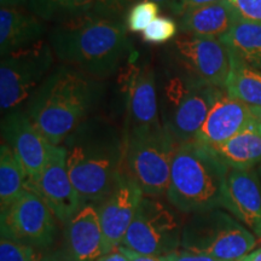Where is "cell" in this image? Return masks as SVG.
Returning <instances> with one entry per match:
<instances>
[{"instance_id": "6da1fadb", "label": "cell", "mask_w": 261, "mask_h": 261, "mask_svg": "<svg viewBox=\"0 0 261 261\" xmlns=\"http://www.w3.org/2000/svg\"><path fill=\"white\" fill-rule=\"evenodd\" d=\"M48 42L62 64L98 80L119 73L135 54L125 19L93 11L55 25Z\"/></svg>"}, {"instance_id": "7a4b0ae2", "label": "cell", "mask_w": 261, "mask_h": 261, "mask_svg": "<svg viewBox=\"0 0 261 261\" xmlns=\"http://www.w3.org/2000/svg\"><path fill=\"white\" fill-rule=\"evenodd\" d=\"M67 166L81 204H99L123 173L125 132L92 115L64 140Z\"/></svg>"}, {"instance_id": "3957f363", "label": "cell", "mask_w": 261, "mask_h": 261, "mask_svg": "<svg viewBox=\"0 0 261 261\" xmlns=\"http://www.w3.org/2000/svg\"><path fill=\"white\" fill-rule=\"evenodd\" d=\"M103 96V80L61 64L29 98L24 110L50 144L61 145L92 116Z\"/></svg>"}, {"instance_id": "277c9868", "label": "cell", "mask_w": 261, "mask_h": 261, "mask_svg": "<svg viewBox=\"0 0 261 261\" xmlns=\"http://www.w3.org/2000/svg\"><path fill=\"white\" fill-rule=\"evenodd\" d=\"M227 167L210 146L197 140L185 143L175 149L167 201L184 214L225 210Z\"/></svg>"}, {"instance_id": "5b68a950", "label": "cell", "mask_w": 261, "mask_h": 261, "mask_svg": "<svg viewBox=\"0 0 261 261\" xmlns=\"http://www.w3.org/2000/svg\"><path fill=\"white\" fill-rule=\"evenodd\" d=\"M223 90L197 83L169 68L165 70L159 86L160 119L177 148L196 139Z\"/></svg>"}, {"instance_id": "8992f818", "label": "cell", "mask_w": 261, "mask_h": 261, "mask_svg": "<svg viewBox=\"0 0 261 261\" xmlns=\"http://www.w3.org/2000/svg\"><path fill=\"white\" fill-rule=\"evenodd\" d=\"M175 149L162 123L126 128L123 171L144 196L163 197L167 194Z\"/></svg>"}, {"instance_id": "52a82bcc", "label": "cell", "mask_w": 261, "mask_h": 261, "mask_svg": "<svg viewBox=\"0 0 261 261\" xmlns=\"http://www.w3.org/2000/svg\"><path fill=\"white\" fill-rule=\"evenodd\" d=\"M255 246V234L233 215L212 210L189 217L182 228L180 249L220 260L240 261Z\"/></svg>"}, {"instance_id": "ba28073f", "label": "cell", "mask_w": 261, "mask_h": 261, "mask_svg": "<svg viewBox=\"0 0 261 261\" xmlns=\"http://www.w3.org/2000/svg\"><path fill=\"white\" fill-rule=\"evenodd\" d=\"M55 54L50 42L40 41L2 57L0 108L3 115L21 109L51 74Z\"/></svg>"}, {"instance_id": "9c48e42d", "label": "cell", "mask_w": 261, "mask_h": 261, "mask_svg": "<svg viewBox=\"0 0 261 261\" xmlns=\"http://www.w3.org/2000/svg\"><path fill=\"white\" fill-rule=\"evenodd\" d=\"M166 57L169 69L197 83L224 89L231 56L220 39L181 33L169 42Z\"/></svg>"}, {"instance_id": "30bf717a", "label": "cell", "mask_w": 261, "mask_h": 261, "mask_svg": "<svg viewBox=\"0 0 261 261\" xmlns=\"http://www.w3.org/2000/svg\"><path fill=\"white\" fill-rule=\"evenodd\" d=\"M175 211L159 198L144 196L122 246L155 256L177 252L181 246L185 221Z\"/></svg>"}, {"instance_id": "8fae6325", "label": "cell", "mask_w": 261, "mask_h": 261, "mask_svg": "<svg viewBox=\"0 0 261 261\" xmlns=\"http://www.w3.org/2000/svg\"><path fill=\"white\" fill-rule=\"evenodd\" d=\"M117 74L125 104L126 128L161 123L159 85L152 64L140 61L139 54L135 51Z\"/></svg>"}, {"instance_id": "7c38bea8", "label": "cell", "mask_w": 261, "mask_h": 261, "mask_svg": "<svg viewBox=\"0 0 261 261\" xmlns=\"http://www.w3.org/2000/svg\"><path fill=\"white\" fill-rule=\"evenodd\" d=\"M0 214L2 236L39 248L51 246L56 238V217L35 191L27 189Z\"/></svg>"}, {"instance_id": "4fadbf2b", "label": "cell", "mask_w": 261, "mask_h": 261, "mask_svg": "<svg viewBox=\"0 0 261 261\" xmlns=\"http://www.w3.org/2000/svg\"><path fill=\"white\" fill-rule=\"evenodd\" d=\"M3 143L11 148L27 174V189L32 190L40 179L47 161L50 143L33 125L25 110L17 109L3 116Z\"/></svg>"}, {"instance_id": "5bb4252c", "label": "cell", "mask_w": 261, "mask_h": 261, "mask_svg": "<svg viewBox=\"0 0 261 261\" xmlns=\"http://www.w3.org/2000/svg\"><path fill=\"white\" fill-rule=\"evenodd\" d=\"M143 197L139 185L123 171L114 190L97 204L104 236V254L122 246Z\"/></svg>"}, {"instance_id": "9a60e30c", "label": "cell", "mask_w": 261, "mask_h": 261, "mask_svg": "<svg viewBox=\"0 0 261 261\" xmlns=\"http://www.w3.org/2000/svg\"><path fill=\"white\" fill-rule=\"evenodd\" d=\"M32 190L40 196L61 223L67 224L79 211L83 204L68 171L67 151L63 145L50 144L47 161Z\"/></svg>"}, {"instance_id": "2e32d148", "label": "cell", "mask_w": 261, "mask_h": 261, "mask_svg": "<svg viewBox=\"0 0 261 261\" xmlns=\"http://www.w3.org/2000/svg\"><path fill=\"white\" fill-rule=\"evenodd\" d=\"M225 210L261 238V178L254 168H230Z\"/></svg>"}, {"instance_id": "e0dca14e", "label": "cell", "mask_w": 261, "mask_h": 261, "mask_svg": "<svg viewBox=\"0 0 261 261\" xmlns=\"http://www.w3.org/2000/svg\"><path fill=\"white\" fill-rule=\"evenodd\" d=\"M253 119L250 107L223 90L195 140L207 146L220 145L241 132Z\"/></svg>"}, {"instance_id": "ac0fdd59", "label": "cell", "mask_w": 261, "mask_h": 261, "mask_svg": "<svg viewBox=\"0 0 261 261\" xmlns=\"http://www.w3.org/2000/svg\"><path fill=\"white\" fill-rule=\"evenodd\" d=\"M65 225L70 261H96L103 255L104 236L96 204H83Z\"/></svg>"}, {"instance_id": "d6986e66", "label": "cell", "mask_w": 261, "mask_h": 261, "mask_svg": "<svg viewBox=\"0 0 261 261\" xmlns=\"http://www.w3.org/2000/svg\"><path fill=\"white\" fill-rule=\"evenodd\" d=\"M45 21L22 8L0 9V54L2 57L44 40Z\"/></svg>"}, {"instance_id": "ffe728a7", "label": "cell", "mask_w": 261, "mask_h": 261, "mask_svg": "<svg viewBox=\"0 0 261 261\" xmlns=\"http://www.w3.org/2000/svg\"><path fill=\"white\" fill-rule=\"evenodd\" d=\"M238 16L226 0L201 6L179 16V31L182 34L221 39L236 24Z\"/></svg>"}, {"instance_id": "44dd1931", "label": "cell", "mask_w": 261, "mask_h": 261, "mask_svg": "<svg viewBox=\"0 0 261 261\" xmlns=\"http://www.w3.org/2000/svg\"><path fill=\"white\" fill-rule=\"evenodd\" d=\"M210 148L228 168L252 169L261 165V123L254 117L232 138Z\"/></svg>"}, {"instance_id": "7402d4cb", "label": "cell", "mask_w": 261, "mask_h": 261, "mask_svg": "<svg viewBox=\"0 0 261 261\" xmlns=\"http://www.w3.org/2000/svg\"><path fill=\"white\" fill-rule=\"evenodd\" d=\"M220 40L230 54L261 70V24L238 19Z\"/></svg>"}, {"instance_id": "603a6c76", "label": "cell", "mask_w": 261, "mask_h": 261, "mask_svg": "<svg viewBox=\"0 0 261 261\" xmlns=\"http://www.w3.org/2000/svg\"><path fill=\"white\" fill-rule=\"evenodd\" d=\"M231 68L224 90L248 107H261V70L230 54Z\"/></svg>"}, {"instance_id": "cb8c5ba5", "label": "cell", "mask_w": 261, "mask_h": 261, "mask_svg": "<svg viewBox=\"0 0 261 261\" xmlns=\"http://www.w3.org/2000/svg\"><path fill=\"white\" fill-rule=\"evenodd\" d=\"M27 174L11 148L0 146V210L4 213L27 190Z\"/></svg>"}, {"instance_id": "d4e9b609", "label": "cell", "mask_w": 261, "mask_h": 261, "mask_svg": "<svg viewBox=\"0 0 261 261\" xmlns=\"http://www.w3.org/2000/svg\"><path fill=\"white\" fill-rule=\"evenodd\" d=\"M92 0H27L25 9L45 22L64 23L92 11Z\"/></svg>"}, {"instance_id": "484cf974", "label": "cell", "mask_w": 261, "mask_h": 261, "mask_svg": "<svg viewBox=\"0 0 261 261\" xmlns=\"http://www.w3.org/2000/svg\"><path fill=\"white\" fill-rule=\"evenodd\" d=\"M161 6L151 0H139L130 6L125 17L126 27L130 33L144 32L159 17Z\"/></svg>"}, {"instance_id": "4316f807", "label": "cell", "mask_w": 261, "mask_h": 261, "mask_svg": "<svg viewBox=\"0 0 261 261\" xmlns=\"http://www.w3.org/2000/svg\"><path fill=\"white\" fill-rule=\"evenodd\" d=\"M179 24L168 16H159L142 33V38L150 45H163L178 37Z\"/></svg>"}, {"instance_id": "83f0119b", "label": "cell", "mask_w": 261, "mask_h": 261, "mask_svg": "<svg viewBox=\"0 0 261 261\" xmlns=\"http://www.w3.org/2000/svg\"><path fill=\"white\" fill-rule=\"evenodd\" d=\"M34 248L2 236L0 241V261H35Z\"/></svg>"}, {"instance_id": "f1b7e54d", "label": "cell", "mask_w": 261, "mask_h": 261, "mask_svg": "<svg viewBox=\"0 0 261 261\" xmlns=\"http://www.w3.org/2000/svg\"><path fill=\"white\" fill-rule=\"evenodd\" d=\"M139 0H92L94 14L108 16V17L123 18L130 6ZM125 19V18H123Z\"/></svg>"}, {"instance_id": "f546056e", "label": "cell", "mask_w": 261, "mask_h": 261, "mask_svg": "<svg viewBox=\"0 0 261 261\" xmlns=\"http://www.w3.org/2000/svg\"><path fill=\"white\" fill-rule=\"evenodd\" d=\"M238 18L261 24V0H226Z\"/></svg>"}, {"instance_id": "4dcf8cb0", "label": "cell", "mask_w": 261, "mask_h": 261, "mask_svg": "<svg viewBox=\"0 0 261 261\" xmlns=\"http://www.w3.org/2000/svg\"><path fill=\"white\" fill-rule=\"evenodd\" d=\"M161 257L163 261H226L210 255H204V254L187 252V250L182 249H179L177 252H173Z\"/></svg>"}, {"instance_id": "1f68e13d", "label": "cell", "mask_w": 261, "mask_h": 261, "mask_svg": "<svg viewBox=\"0 0 261 261\" xmlns=\"http://www.w3.org/2000/svg\"><path fill=\"white\" fill-rule=\"evenodd\" d=\"M220 2H223V0H175L171 11L179 17V16H181L184 12L189 11V10L201 8V6L205 5H212Z\"/></svg>"}, {"instance_id": "d6a6232c", "label": "cell", "mask_w": 261, "mask_h": 261, "mask_svg": "<svg viewBox=\"0 0 261 261\" xmlns=\"http://www.w3.org/2000/svg\"><path fill=\"white\" fill-rule=\"evenodd\" d=\"M120 252L123 253V255L127 257L128 261H163L161 256H155V255H146V254L137 253L135 250L129 249L121 246L119 248Z\"/></svg>"}, {"instance_id": "836d02e7", "label": "cell", "mask_w": 261, "mask_h": 261, "mask_svg": "<svg viewBox=\"0 0 261 261\" xmlns=\"http://www.w3.org/2000/svg\"><path fill=\"white\" fill-rule=\"evenodd\" d=\"M96 261H128L127 257L123 255L122 252H120V249L114 250L108 254H104L100 257H98Z\"/></svg>"}, {"instance_id": "e575fe53", "label": "cell", "mask_w": 261, "mask_h": 261, "mask_svg": "<svg viewBox=\"0 0 261 261\" xmlns=\"http://www.w3.org/2000/svg\"><path fill=\"white\" fill-rule=\"evenodd\" d=\"M27 0H0L2 8H22L25 6Z\"/></svg>"}, {"instance_id": "d590c367", "label": "cell", "mask_w": 261, "mask_h": 261, "mask_svg": "<svg viewBox=\"0 0 261 261\" xmlns=\"http://www.w3.org/2000/svg\"><path fill=\"white\" fill-rule=\"evenodd\" d=\"M35 261H70L68 255H63V254L60 253H55V254H50V255H46L41 259H38Z\"/></svg>"}, {"instance_id": "8d00e7d4", "label": "cell", "mask_w": 261, "mask_h": 261, "mask_svg": "<svg viewBox=\"0 0 261 261\" xmlns=\"http://www.w3.org/2000/svg\"><path fill=\"white\" fill-rule=\"evenodd\" d=\"M240 261H261V247L257 248V249H254L253 252L247 254L243 259Z\"/></svg>"}, {"instance_id": "74e56055", "label": "cell", "mask_w": 261, "mask_h": 261, "mask_svg": "<svg viewBox=\"0 0 261 261\" xmlns=\"http://www.w3.org/2000/svg\"><path fill=\"white\" fill-rule=\"evenodd\" d=\"M151 2L156 3V4H159L160 6H165V8H168L171 10L173 4L175 3V0H151Z\"/></svg>"}, {"instance_id": "f35d334b", "label": "cell", "mask_w": 261, "mask_h": 261, "mask_svg": "<svg viewBox=\"0 0 261 261\" xmlns=\"http://www.w3.org/2000/svg\"><path fill=\"white\" fill-rule=\"evenodd\" d=\"M253 116L261 123V107H250Z\"/></svg>"}, {"instance_id": "ab89813d", "label": "cell", "mask_w": 261, "mask_h": 261, "mask_svg": "<svg viewBox=\"0 0 261 261\" xmlns=\"http://www.w3.org/2000/svg\"><path fill=\"white\" fill-rule=\"evenodd\" d=\"M259 175H260V178H261V165H260V167H259Z\"/></svg>"}]
</instances>
